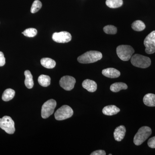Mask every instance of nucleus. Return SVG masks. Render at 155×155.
<instances>
[{"instance_id": "nucleus-1", "label": "nucleus", "mask_w": 155, "mask_h": 155, "mask_svg": "<svg viewBox=\"0 0 155 155\" xmlns=\"http://www.w3.org/2000/svg\"><path fill=\"white\" fill-rule=\"evenodd\" d=\"M102 57V54L100 52L91 51L78 57L77 60L81 64H91L99 61Z\"/></svg>"}, {"instance_id": "nucleus-2", "label": "nucleus", "mask_w": 155, "mask_h": 155, "mask_svg": "<svg viewBox=\"0 0 155 155\" xmlns=\"http://www.w3.org/2000/svg\"><path fill=\"white\" fill-rule=\"evenodd\" d=\"M151 134L152 130L150 127L148 126L140 127L134 136V143L136 145H140L148 138Z\"/></svg>"}, {"instance_id": "nucleus-3", "label": "nucleus", "mask_w": 155, "mask_h": 155, "mask_svg": "<svg viewBox=\"0 0 155 155\" xmlns=\"http://www.w3.org/2000/svg\"><path fill=\"white\" fill-rule=\"evenodd\" d=\"M130 60L131 64L134 67L145 69L150 66L151 61L148 57L135 54L132 56Z\"/></svg>"}, {"instance_id": "nucleus-4", "label": "nucleus", "mask_w": 155, "mask_h": 155, "mask_svg": "<svg viewBox=\"0 0 155 155\" xmlns=\"http://www.w3.org/2000/svg\"><path fill=\"white\" fill-rule=\"evenodd\" d=\"M134 53V50L130 45H121L116 48V53L119 58L122 61H128Z\"/></svg>"}, {"instance_id": "nucleus-5", "label": "nucleus", "mask_w": 155, "mask_h": 155, "mask_svg": "<svg viewBox=\"0 0 155 155\" xmlns=\"http://www.w3.org/2000/svg\"><path fill=\"white\" fill-rule=\"evenodd\" d=\"M73 114V111L69 106L64 105L58 109L55 113L54 116L57 120H65L72 117Z\"/></svg>"}, {"instance_id": "nucleus-6", "label": "nucleus", "mask_w": 155, "mask_h": 155, "mask_svg": "<svg viewBox=\"0 0 155 155\" xmlns=\"http://www.w3.org/2000/svg\"><path fill=\"white\" fill-rule=\"evenodd\" d=\"M0 127L9 134H13L15 132L14 122L10 116H5L0 119Z\"/></svg>"}, {"instance_id": "nucleus-7", "label": "nucleus", "mask_w": 155, "mask_h": 155, "mask_svg": "<svg viewBox=\"0 0 155 155\" xmlns=\"http://www.w3.org/2000/svg\"><path fill=\"white\" fill-rule=\"evenodd\" d=\"M56 105L57 102L54 100H49L45 103L41 108V116L42 118L47 119L52 115Z\"/></svg>"}, {"instance_id": "nucleus-8", "label": "nucleus", "mask_w": 155, "mask_h": 155, "mask_svg": "<svg viewBox=\"0 0 155 155\" xmlns=\"http://www.w3.org/2000/svg\"><path fill=\"white\" fill-rule=\"evenodd\" d=\"M143 43L147 54H150L155 52V31H152L146 37Z\"/></svg>"}, {"instance_id": "nucleus-9", "label": "nucleus", "mask_w": 155, "mask_h": 155, "mask_svg": "<svg viewBox=\"0 0 155 155\" xmlns=\"http://www.w3.org/2000/svg\"><path fill=\"white\" fill-rule=\"evenodd\" d=\"M76 80L75 78L69 75L63 76L60 81V86L67 91L73 89Z\"/></svg>"}, {"instance_id": "nucleus-10", "label": "nucleus", "mask_w": 155, "mask_h": 155, "mask_svg": "<svg viewBox=\"0 0 155 155\" xmlns=\"http://www.w3.org/2000/svg\"><path fill=\"white\" fill-rule=\"evenodd\" d=\"M52 39L54 41L60 43L69 42L72 40V36L67 31L55 32L53 34Z\"/></svg>"}, {"instance_id": "nucleus-11", "label": "nucleus", "mask_w": 155, "mask_h": 155, "mask_svg": "<svg viewBox=\"0 0 155 155\" xmlns=\"http://www.w3.org/2000/svg\"><path fill=\"white\" fill-rule=\"evenodd\" d=\"M126 133V128L124 125H120L116 127L114 132V137L117 141H122L124 139Z\"/></svg>"}, {"instance_id": "nucleus-12", "label": "nucleus", "mask_w": 155, "mask_h": 155, "mask_svg": "<svg viewBox=\"0 0 155 155\" xmlns=\"http://www.w3.org/2000/svg\"><path fill=\"white\" fill-rule=\"evenodd\" d=\"M102 73L104 76L112 78H117L121 75L119 70L113 68H109L104 69Z\"/></svg>"}, {"instance_id": "nucleus-13", "label": "nucleus", "mask_w": 155, "mask_h": 155, "mask_svg": "<svg viewBox=\"0 0 155 155\" xmlns=\"http://www.w3.org/2000/svg\"><path fill=\"white\" fill-rule=\"evenodd\" d=\"M82 86L90 92H94L97 89V84L94 81L86 79L82 82Z\"/></svg>"}, {"instance_id": "nucleus-14", "label": "nucleus", "mask_w": 155, "mask_h": 155, "mask_svg": "<svg viewBox=\"0 0 155 155\" xmlns=\"http://www.w3.org/2000/svg\"><path fill=\"white\" fill-rule=\"evenodd\" d=\"M120 111V109L116 106L109 105L103 108L102 112L103 114L107 116H113L119 113Z\"/></svg>"}, {"instance_id": "nucleus-15", "label": "nucleus", "mask_w": 155, "mask_h": 155, "mask_svg": "<svg viewBox=\"0 0 155 155\" xmlns=\"http://www.w3.org/2000/svg\"><path fill=\"white\" fill-rule=\"evenodd\" d=\"M143 102L148 107H155V94L150 93L146 94L143 97Z\"/></svg>"}, {"instance_id": "nucleus-16", "label": "nucleus", "mask_w": 155, "mask_h": 155, "mask_svg": "<svg viewBox=\"0 0 155 155\" xmlns=\"http://www.w3.org/2000/svg\"><path fill=\"white\" fill-rule=\"evenodd\" d=\"M42 66L47 69H53L56 66V62L49 58H43L41 60Z\"/></svg>"}, {"instance_id": "nucleus-17", "label": "nucleus", "mask_w": 155, "mask_h": 155, "mask_svg": "<svg viewBox=\"0 0 155 155\" xmlns=\"http://www.w3.org/2000/svg\"><path fill=\"white\" fill-rule=\"evenodd\" d=\"M25 77V86L28 89H31L34 86L33 77L29 70H26L24 72Z\"/></svg>"}, {"instance_id": "nucleus-18", "label": "nucleus", "mask_w": 155, "mask_h": 155, "mask_svg": "<svg viewBox=\"0 0 155 155\" xmlns=\"http://www.w3.org/2000/svg\"><path fill=\"white\" fill-rule=\"evenodd\" d=\"M127 88V84L123 82H116L113 84L110 87L111 91L114 92H118L122 90H126Z\"/></svg>"}, {"instance_id": "nucleus-19", "label": "nucleus", "mask_w": 155, "mask_h": 155, "mask_svg": "<svg viewBox=\"0 0 155 155\" xmlns=\"http://www.w3.org/2000/svg\"><path fill=\"white\" fill-rule=\"evenodd\" d=\"M15 94V91L12 89H7L3 93L2 99L5 101H8L13 99Z\"/></svg>"}, {"instance_id": "nucleus-20", "label": "nucleus", "mask_w": 155, "mask_h": 155, "mask_svg": "<svg viewBox=\"0 0 155 155\" xmlns=\"http://www.w3.org/2000/svg\"><path fill=\"white\" fill-rule=\"evenodd\" d=\"M51 78L48 75H41L39 76L38 82L41 86L47 87L51 84Z\"/></svg>"}, {"instance_id": "nucleus-21", "label": "nucleus", "mask_w": 155, "mask_h": 155, "mask_svg": "<svg viewBox=\"0 0 155 155\" xmlns=\"http://www.w3.org/2000/svg\"><path fill=\"white\" fill-rule=\"evenodd\" d=\"M122 0H107L106 5L111 8H116L121 7L123 5Z\"/></svg>"}, {"instance_id": "nucleus-22", "label": "nucleus", "mask_w": 155, "mask_h": 155, "mask_svg": "<svg viewBox=\"0 0 155 155\" xmlns=\"http://www.w3.org/2000/svg\"><path fill=\"white\" fill-rule=\"evenodd\" d=\"M131 27L135 31H140L144 30L146 28V25L144 22L141 20H136L132 23Z\"/></svg>"}, {"instance_id": "nucleus-23", "label": "nucleus", "mask_w": 155, "mask_h": 155, "mask_svg": "<svg viewBox=\"0 0 155 155\" xmlns=\"http://www.w3.org/2000/svg\"><path fill=\"white\" fill-rule=\"evenodd\" d=\"M42 7V3L39 0H35L33 2L31 8V12L32 14L36 13L39 11Z\"/></svg>"}, {"instance_id": "nucleus-24", "label": "nucleus", "mask_w": 155, "mask_h": 155, "mask_svg": "<svg viewBox=\"0 0 155 155\" xmlns=\"http://www.w3.org/2000/svg\"><path fill=\"white\" fill-rule=\"evenodd\" d=\"M104 31L107 34H116L117 32V28L116 26L112 25H106L104 28Z\"/></svg>"}, {"instance_id": "nucleus-25", "label": "nucleus", "mask_w": 155, "mask_h": 155, "mask_svg": "<svg viewBox=\"0 0 155 155\" xmlns=\"http://www.w3.org/2000/svg\"><path fill=\"white\" fill-rule=\"evenodd\" d=\"M37 34V30L34 28H28L23 31V34L28 37H33Z\"/></svg>"}, {"instance_id": "nucleus-26", "label": "nucleus", "mask_w": 155, "mask_h": 155, "mask_svg": "<svg viewBox=\"0 0 155 155\" xmlns=\"http://www.w3.org/2000/svg\"><path fill=\"white\" fill-rule=\"evenodd\" d=\"M147 144L150 148H155V136L149 140Z\"/></svg>"}, {"instance_id": "nucleus-27", "label": "nucleus", "mask_w": 155, "mask_h": 155, "mask_svg": "<svg viewBox=\"0 0 155 155\" xmlns=\"http://www.w3.org/2000/svg\"><path fill=\"white\" fill-rule=\"evenodd\" d=\"M5 64V58L4 54L0 51V67H3Z\"/></svg>"}, {"instance_id": "nucleus-28", "label": "nucleus", "mask_w": 155, "mask_h": 155, "mask_svg": "<svg viewBox=\"0 0 155 155\" xmlns=\"http://www.w3.org/2000/svg\"><path fill=\"white\" fill-rule=\"evenodd\" d=\"M106 155V152L103 150H98L95 151L91 154V155Z\"/></svg>"}, {"instance_id": "nucleus-29", "label": "nucleus", "mask_w": 155, "mask_h": 155, "mask_svg": "<svg viewBox=\"0 0 155 155\" xmlns=\"http://www.w3.org/2000/svg\"><path fill=\"white\" fill-rule=\"evenodd\" d=\"M109 155H112V154H109Z\"/></svg>"}]
</instances>
